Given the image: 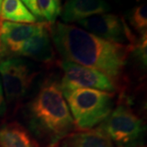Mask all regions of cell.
<instances>
[{"instance_id":"obj_1","label":"cell","mask_w":147,"mask_h":147,"mask_svg":"<svg viewBox=\"0 0 147 147\" xmlns=\"http://www.w3.org/2000/svg\"><path fill=\"white\" fill-rule=\"evenodd\" d=\"M49 32L54 46L65 61L94 69L115 84L120 81L133 45L110 42L63 22L49 23Z\"/></svg>"},{"instance_id":"obj_2","label":"cell","mask_w":147,"mask_h":147,"mask_svg":"<svg viewBox=\"0 0 147 147\" xmlns=\"http://www.w3.org/2000/svg\"><path fill=\"white\" fill-rule=\"evenodd\" d=\"M24 113L30 130L47 147L58 146L64 137L75 129L59 83L53 79L41 85Z\"/></svg>"},{"instance_id":"obj_3","label":"cell","mask_w":147,"mask_h":147,"mask_svg":"<svg viewBox=\"0 0 147 147\" xmlns=\"http://www.w3.org/2000/svg\"><path fill=\"white\" fill-rule=\"evenodd\" d=\"M73 117L75 128L85 131L101 123L114 105V92L93 88H76L62 92Z\"/></svg>"},{"instance_id":"obj_4","label":"cell","mask_w":147,"mask_h":147,"mask_svg":"<svg viewBox=\"0 0 147 147\" xmlns=\"http://www.w3.org/2000/svg\"><path fill=\"white\" fill-rule=\"evenodd\" d=\"M98 128L115 147H139L146 130L142 119L125 105L116 106Z\"/></svg>"},{"instance_id":"obj_5","label":"cell","mask_w":147,"mask_h":147,"mask_svg":"<svg viewBox=\"0 0 147 147\" xmlns=\"http://www.w3.org/2000/svg\"><path fill=\"white\" fill-rule=\"evenodd\" d=\"M39 71L31 61L23 57L0 60V77L5 99L9 104L19 103L30 91Z\"/></svg>"},{"instance_id":"obj_6","label":"cell","mask_w":147,"mask_h":147,"mask_svg":"<svg viewBox=\"0 0 147 147\" xmlns=\"http://www.w3.org/2000/svg\"><path fill=\"white\" fill-rule=\"evenodd\" d=\"M85 30L110 42L134 45L137 38L123 17L112 13H103L77 21Z\"/></svg>"},{"instance_id":"obj_7","label":"cell","mask_w":147,"mask_h":147,"mask_svg":"<svg viewBox=\"0 0 147 147\" xmlns=\"http://www.w3.org/2000/svg\"><path fill=\"white\" fill-rule=\"evenodd\" d=\"M63 77L59 83L61 92L76 88H93L113 92L116 85L107 76L94 69L85 67L74 62H61Z\"/></svg>"},{"instance_id":"obj_8","label":"cell","mask_w":147,"mask_h":147,"mask_svg":"<svg viewBox=\"0 0 147 147\" xmlns=\"http://www.w3.org/2000/svg\"><path fill=\"white\" fill-rule=\"evenodd\" d=\"M43 24V21L34 24L3 21L0 34V60L17 57L24 42L36 34Z\"/></svg>"},{"instance_id":"obj_9","label":"cell","mask_w":147,"mask_h":147,"mask_svg":"<svg viewBox=\"0 0 147 147\" xmlns=\"http://www.w3.org/2000/svg\"><path fill=\"white\" fill-rule=\"evenodd\" d=\"M53 57L49 23L47 22H44L42 28L24 42L17 56V57H26L42 63L52 61Z\"/></svg>"},{"instance_id":"obj_10","label":"cell","mask_w":147,"mask_h":147,"mask_svg":"<svg viewBox=\"0 0 147 147\" xmlns=\"http://www.w3.org/2000/svg\"><path fill=\"white\" fill-rule=\"evenodd\" d=\"M110 9L111 7L105 0H68L61 11V17L67 24L103 14Z\"/></svg>"},{"instance_id":"obj_11","label":"cell","mask_w":147,"mask_h":147,"mask_svg":"<svg viewBox=\"0 0 147 147\" xmlns=\"http://www.w3.org/2000/svg\"><path fill=\"white\" fill-rule=\"evenodd\" d=\"M59 144L60 147H115L112 141L98 127L72 131Z\"/></svg>"},{"instance_id":"obj_12","label":"cell","mask_w":147,"mask_h":147,"mask_svg":"<svg viewBox=\"0 0 147 147\" xmlns=\"http://www.w3.org/2000/svg\"><path fill=\"white\" fill-rule=\"evenodd\" d=\"M0 147H39V145L25 127L11 122L0 126Z\"/></svg>"},{"instance_id":"obj_13","label":"cell","mask_w":147,"mask_h":147,"mask_svg":"<svg viewBox=\"0 0 147 147\" xmlns=\"http://www.w3.org/2000/svg\"><path fill=\"white\" fill-rule=\"evenodd\" d=\"M0 18L22 24H34L38 21L21 0H3Z\"/></svg>"},{"instance_id":"obj_14","label":"cell","mask_w":147,"mask_h":147,"mask_svg":"<svg viewBox=\"0 0 147 147\" xmlns=\"http://www.w3.org/2000/svg\"><path fill=\"white\" fill-rule=\"evenodd\" d=\"M127 20L129 25L141 34L147 30V7L146 4L136 6L126 13Z\"/></svg>"},{"instance_id":"obj_15","label":"cell","mask_w":147,"mask_h":147,"mask_svg":"<svg viewBox=\"0 0 147 147\" xmlns=\"http://www.w3.org/2000/svg\"><path fill=\"white\" fill-rule=\"evenodd\" d=\"M37 2L43 19L48 23H54L61 11L60 0H37Z\"/></svg>"},{"instance_id":"obj_16","label":"cell","mask_w":147,"mask_h":147,"mask_svg":"<svg viewBox=\"0 0 147 147\" xmlns=\"http://www.w3.org/2000/svg\"><path fill=\"white\" fill-rule=\"evenodd\" d=\"M135 59L142 65V67H146L147 65V34L146 32L142 34L140 38H138L135 44L133 45V49L131 51Z\"/></svg>"},{"instance_id":"obj_17","label":"cell","mask_w":147,"mask_h":147,"mask_svg":"<svg viewBox=\"0 0 147 147\" xmlns=\"http://www.w3.org/2000/svg\"><path fill=\"white\" fill-rule=\"evenodd\" d=\"M21 1L25 4L27 8L30 11L32 14L36 17L38 21H39V22L43 21L44 19H43L42 14H41V11L38 8L37 0H21Z\"/></svg>"},{"instance_id":"obj_18","label":"cell","mask_w":147,"mask_h":147,"mask_svg":"<svg viewBox=\"0 0 147 147\" xmlns=\"http://www.w3.org/2000/svg\"><path fill=\"white\" fill-rule=\"evenodd\" d=\"M7 111V102H6L3 88L2 84V80L0 77V116H3Z\"/></svg>"},{"instance_id":"obj_19","label":"cell","mask_w":147,"mask_h":147,"mask_svg":"<svg viewBox=\"0 0 147 147\" xmlns=\"http://www.w3.org/2000/svg\"><path fill=\"white\" fill-rule=\"evenodd\" d=\"M2 23H3V20L0 18V34H1V27H2Z\"/></svg>"},{"instance_id":"obj_20","label":"cell","mask_w":147,"mask_h":147,"mask_svg":"<svg viewBox=\"0 0 147 147\" xmlns=\"http://www.w3.org/2000/svg\"><path fill=\"white\" fill-rule=\"evenodd\" d=\"M2 3H3V0H0V11H1V6H2Z\"/></svg>"},{"instance_id":"obj_21","label":"cell","mask_w":147,"mask_h":147,"mask_svg":"<svg viewBox=\"0 0 147 147\" xmlns=\"http://www.w3.org/2000/svg\"><path fill=\"white\" fill-rule=\"evenodd\" d=\"M139 147H143V146H139Z\"/></svg>"}]
</instances>
